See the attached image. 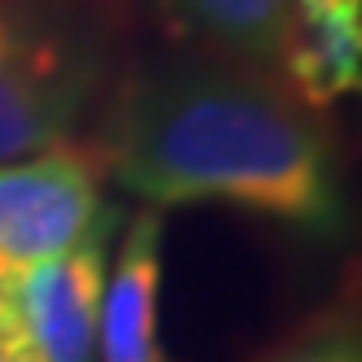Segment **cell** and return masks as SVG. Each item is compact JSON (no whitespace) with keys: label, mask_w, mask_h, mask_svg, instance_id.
I'll return each instance as SVG.
<instances>
[{"label":"cell","mask_w":362,"mask_h":362,"mask_svg":"<svg viewBox=\"0 0 362 362\" xmlns=\"http://www.w3.org/2000/svg\"><path fill=\"white\" fill-rule=\"evenodd\" d=\"M114 210L96 218L79 245L0 284V310L9 315L35 362H96V327L110 275Z\"/></svg>","instance_id":"4"},{"label":"cell","mask_w":362,"mask_h":362,"mask_svg":"<svg viewBox=\"0 0 362 362\" xmlns=\"http://www.w3.org/2000/svg\"><path fill=\"white\" fill-rule=\"evenodd\" d=\"M279 70L284 88L310 110L354 96L362 79V0H293Z\"/></svg>","instance_id":"6"},{"label":"cell","mask_w":362,"mask_h":362,"mask_svg":"<svg viewBox=\"0 0 362 362\" xmlns=\"http://www.w3.org/2000/svg\"><path fill=\"white\" fill-rule=\"evenodd\" d=\"M192 35L245 66H279L293 0H166Z\"/></svg>","instance_id":"7"},{"label":"cell","mask_w":362,"mask_h":362,"mask_svg":"<svg viewBox=\"0 0 362 362\" xmlns=\"http://www.w3.org/2000/svg\"><path fill=\"white\" fill-rule=\"evenodd\" d=\"M162 210H140L110 257L105 301H100L96 354L100 362H166L158 341L162 297Z\"/></svg>","instance_id":"5"},{"label":"cell","mask_w":362,"mask_h":362,"mask_svg":"<svg viewBox=\"0 0 362 362\" xmlns=\"http://www.w3.org/2000/svg\"><path fill=\"white\" fill-rule=\"evenodd\" d=\"M253 362H362V341H358V323L345 310L310 319L301 332H293L288 341H279Z\"/></svg>","instance_id":"8"},{"label":"cell","mask_w":362,"mask_h":362,"mask_svg":"<svg viewBox=\"0 0 362 362\" xmlns=\"http://www.w3.org/2000/svg\"><path fill=\"white\" fill-rule=\"evenodd\" d=\"M88 53L22 0H0V162L66 144L88 114Z\"/></svg>","instance_id":"2"},{"label":"cell","mask_w":362,"mask_h":362,"mask_svg":"<svg viewBox=\"0 0 362 362\" xmlns=\"http://www.w3.org/2000/svg\"><path fill=\"white\" fill-rule=\"evenodd\" d=\"M100 205V158L57 144L35 158L0 162V284L79 245Z\"/></svg>","instance_id":"3"},{"label":"cell","mask_w":362,"mask_h":362,"mask_svg":"<svg viewBox=\"0 0 362 362\" xmlns=\"http://www.w3.org/2000/svg\"><path fill=\"white\" fill-rule=\"evenodd\" d=\"M100 166L148 210L231 205L310 236L345 223L327 127L262 70L170 62L127 74L105 110Z\"/></svg>","instance_id":"1"},{"label":"cell","mask_w":362,"mask_h":362,"mask_svg":"<svg viewBox=\"0 0 362 362\" xmlns=\"http://www.w3.org/2000/svg\"><path fill=\"white\" fill-rule=\"evenodd\" d=\"M0 362H35L31 349L22 345V336L13 332V323H9L5 310H0Z\"/></svg>","instance_id":"9"}]
</instances>
